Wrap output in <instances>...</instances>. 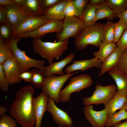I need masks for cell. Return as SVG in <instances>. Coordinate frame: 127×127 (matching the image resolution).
<instances>
[{
  "instance_id": "cell-30",
  "label": "cell",
  "mask_w": 127,
  "mask_h": 127,
  "mask_svg": "<svg viewBox=\"0 0 127 127\" xmlns=\"http://www.w3.org/2000/svg\"><path fill=\"white\" fill-rule=\"evenodd\" d=\"M32 74L31 80L30 82L36 88H41L45 77L43 72L38 68L31 71Z\"/></svg>"
},
{
  "instance_id": "cell-18",
  "label": "cell",
  "mask_w": 127,
  "mask_h": 127,
  "mask_svg": "<svg viewBox=\"0 0 127 127\" xmlns=\"http://www.w3.org/2000/svg\"><path fill=\"white\" fill-rule=\"evenodd\" d=\"M67 1V0H62L59 3L43 11L42 16L48 20H63L65 18L64 10Z\"/></svg>"
},
{
  "instance_id": "cell-19",
  "label": "cell",
  "mask_w": 127,
  "mask_h": 127,
  "mask_svg": "<svg viewBox=\"0 0 127 127\" xmlns=\"http://www.w3.org/2000/svg\"><path fill=\"white\" fill-rule=\"evenodd\" d=\"M108 72L115 81L118 92L127 95V74L119 69L116 66Z\"/></svg>"
},
{
  "instance_id": "cell-35",
  "label": "cell",
  "mask_w": 127,
  "mask_h": 127,
  "mask_svg": "<svg viewBox=\"0 0 127 127\" xmlns=\"http://www.w3.org/2000/svg\"><path fill=\"white\" fill-rule=\"evenodd\" d=\"M9 82L6 77L3 65L0 64V89L1 90L7 92L8 91Z\"/></svg>"
},
{
  "instance_id": "cell-21",
  "label": "cell",
  "mask_w": 127,
  "mask_h": 127,
  "mask_svg": "<svg viewBox=\"0 0 127 127\" xmlns=\"http://www.w3.org/2000/svg\"><path fill=\"white\" fill-rule=\"evenodd\" d=\"M40 1L25 0L22 4L17 6L25 16H42L43 12L40 6Z\"/></svg>"
},
{
  "instance_id": "cell-7",
  "label": "cell",
  "mask_w": 127,
  "mask_h": 127,
  "mask_svg": "<svg viewBox=\"0 0 127 127\" xmlns=\"http://www.w3.org/2000/svg\"><path fill=\"white\" fill-rule=\"evenodd\" d=\"M117 90L116 86L113 84L104 86L97 84L92 95L90 97L84 98L83 103L85 106L105 105L112 99Z\"/></svg>"
},
{
  "instance_id": "cell-22",
  "label": "cell",
  "mask_w": 127,
  "mask_h": 127,
  "mask_svg": "<svg viewBox=\"0 0 127 127\" xmlns=\"http://www.w3.org/2000/svg\"><path fill=\"white\" fill-rule=\"evenodd\" d=\"M127 101V95L120 93L116 91L112 99L104 105L108 117L117 110L121 109Z\"/></svg>"
},
{
  "instance_id": "cell-10",
  "label": "cell",
  "mask_w": 127,
  "mask_h": 127,
  "mask_svg": "<svg viewBox=\"0 0 127 127\" xmlns=\"http://www.w3.org/2000/svg\"><path fill=\"white\" fill-rule=\"evenodd\" d=\"M63 28V20H49L35 30L23 34L18 38H40L47 33L53 32L60 33L62 31Z\"/></svg>"
},
{
  "instance_id": "cell-29",
  "label": "cell",
  "mask_w": 127,
  "mask_h": 127,
  "mask_svg": "<svg viewBox=\"0 0 127 127\" xmlns=\"http://www.w3.org/2000/svg\"><path fill=\"white\" fill-rule=\"evenodd\" d=\"M106 2L116 14L127 9V0H107Z\"/></svg>"
},
{
  "instance_id": "cell-27",
  "label": "cell",
  "mask_w": 127,
  "mask_h": 127,
  "mask_svg": "<svg viewBox=\"0 0 127 127\" xmlns=\"http://www.w3.org/2000/svg\"><path fill=\"white\" fill-rule=\"evenodd\" d=\"M115 23L108 21L104 24L102 42L105 43H114L115 38Z\"/></svg>"
},
{
  "instance_id": "cell-39",
  "label": "cell",
  "mask_w": 127,
  "mask_h": 127,
  "mask_svg": "<svg viewBox=\"0 0 127 127\" xmlns=\"http://www.w3.org/2000/svg\"><path fill=\"white\" fill-rule=\"evenodd\" d=\"M116 44L117 46L123 50L127 48V28L124 31Z\"/></svg>"
},
{
  "instance_id": "cell-12",
  "label": "cell",
  "mask_w": 127,
  "mask_h": 127,
  "mask_svg": "<svg viewBox=\"0 0 127 127\" xmlns=\"http://www.w3.org/2000/svg\"><path fill=\"white\" fill-rule=\"evenodd\" d=\"M83 113L87 120L92 127H104L108 117L106 110L97 111L93 109V105L85 106Z\"/></svg>"
},
{
  "instance_id": "cell-32",
  "label": "cell",
  "mask_w": 127,
  "mask_h": 127,
  "mask_svg": "<svg viewBox=\"0 0 127 127\" xmlns=\"http://www.w3.org/2000/svg\"><path fill=\"white\" fill-rule=\"evenodd\" d=\"M88 0H74L73 3L76 11V16L81 19L84 9L89 3Z\"/></svg>"
},
{
  "instance_id": "cell-4",
  "label": "cell",
  "mask_w": 127,
  "mask_h": 127,
  "mask_svg": "<svg viewBox=\"0 0 127 127\" xmlns=\"http://www.w3.org/2000/svg\"><path fill=\"white\" fill-rule=\"evenodd\" d=\"M20 38H11L8 41V44L13 53L21 72L28 70L32 67H36L42 71L45 61L31 58L26 54L25 51L20 49L17 46Z\"/></svg>"
},
{
  "instance_id": "cell-41",
  "label": "cell",
  "mask_w": 127,
  "mask_h": 127,
  "mask_svg": "<svg viewBox=\"0 0 127 127\" xmlns=\"http://www.w3.org/2000/svg\"><path fill=\"white\" fill-rule=\"evenodd\" d=\"M116 17L127 26V9L122 12L116 14Z\"/></svg>"
},
{
  "instance_id": "cell-26",
  "label": "cell",
  "mask_w": 127,
  "mask_h": 127,
  "mask_svg": "<svg viewBox=\"0 0 127 127\" xmlns=\"http://www.w3.org/2000/svg\"><path fill=\"white\" fill-rule=\"evenodd\" d=\"M127 119V112L124 109H121L118 112H114L108 117L104 127H111L123 120Z\"/></svg>"
},
{
  "instance_id": "cell-43",
  "label": "cell",
  "mask_w": 127,
  "mask_h": 127,
  "mask_svg": "<svg viewBox=\"0 0 127 127\" xmlns=\"http://www.w3.org/2000/svg\"><path fill=\"white\" fill-rule=\"evenodd\" d=\"M14 4L13 0H0V6H5Z\"/></svg>"
},
{
  "instance_id": "cell-16",
  "label": "cell",
  "mask_w": 127,
  "mask_h": 127,
  "mask_svg": "<svg viewBox=\"0 0 127 127\" xmlns=\"http://www.w3.org/2000/svg\"><path fill=\"white\" fill-rule=\"evenodd\" d=\"M102 65V62L94 57L90 59L74 61L71 64L65 68V71L66 74H69L79 70L84 71L92 67L100 69Z\"/></svg>"
},
{
  "instance_id": "cell-2",
  "label": "cell",
  "mask_w": 127,
  "mask_h": 127,
  "mask_svg": "<svg viewBox=\"0 0 127 127\" xmlns=\"http://www.w3.org/2000/svg\"><path fill=\"white\" fill-rule=\"evenodd\" d=\"M35 53L46 60L49 64L55 59L58 60L68 49L69 39L56 42H44L40 38H33Z\"/></svg>"
},
{
  "instance_id": "cell-9",
  "label": "cell",
  "mask_w": 127,
  "mask_h": 127,
  "mask_svg": "<svg viewBox=\"0 0 127 127\" xmlns=\"http://www.w3.org/2000/svg\"><path fill=\"white\" fill-rule=\"evenodd\" d=\"M42 16L25 17L20 23L12 30V38H18L20 35L33 31L47 22Z\"/></svg>"
},
{
  "instance_id": "cell-24",
  "label": "cell",
  "mask_w": 127,
  "mask_h": 127,
  "mask_svg": "<svg viewBox=\"0 0 127 127\" xmlns=\"http://www.w3.org/2000/svg\"><path fill=\"white\" fill-rule=\"evenodd\" d=\"M117 46L116 44L114 43H105L102 41L99 46V51L94 52L93 54L102 63L114 51Z\"/></svg>"
},
{
  "instance_id": "cell-8",
  "label": "cell",
  "mask_w": 127,
  "mask_h": 127,
  "mask_svg": "<svg viewBox=\"0 0 127 127\" xmlns=\"http://www.w3.org/2000/svg\"><path fill=\"white\" fill-rule=\"evenodd\" d=\"M63 20V30L56 35L57 41H64L70 37L75 39L86 27L82 20L75 16L65 17Z\"/></svg>"
},
{
  "instance_id": "cell-28",
  "label": "cell",
  "mask_w": 127,
  "mask_h": 127,
  "mask_svg": "<svg viewBox=\"0 0 127 127\" xmlns=\"http://www.w3.org/2000/svg\"><path fill=\"white\" fill-rule=\"evenodd\" d=\"M14 55L8 41L0 37V64H3L8 59Z\"/></svg>"
},
{
  "instance_id": "cell-40",
  "label": "cell",
  "mask_w": 127,
  "mask_h": 127,
  "mask_svg": "<svg viewBox=\"0 0 127 127\" xmlns=\"http://www.w3.org/2000/svg\"><path fill=\"white\" fill-rule=\"evenodd\" d=\"M20 76L22 79L26 82H30L32 76V74L31 71L26 70L21 73Z\"/></svg>"
},
{
  "instance_id": "cell-42",
  "label": "cell",
  "mask_w": 127,
  "mask_h": 127,
  "mask_svg": "<svg viewBox=\"0 0 127 127\" xmlns=\"http://www.w3.org/2000/svg\"><path fill=\"white\" fill-rule=\"evenodd\" d=\"M7 23L4 6H0V24H2Z\"/></svg>"
},
{
  "instance_id": "cell-6",
  "label": "cell",
  "mask_w": 127,
  "mask_h": 127,
  "mask_svg": "<svg viewBox=\"0 0 127 127\" xmlns=\"http://www.w3.org/2000/svg\"><path fill=\"white\" fill-rule=\"evenodd\" d=\"M93 83V80L91 77L87 74H82L71 78L69 83L60 91V101L64 103L68 102L72 93L79 92L90 87Z\"/></svg>"
},
{
  "instance_id": "cell-47",
  "label": "cell",
  "mask_w": 127,
  "mask_h": 127,
  "mask_svg": "<svg viewBox=\"0 0 127 127\" xmlns=\"http://www.w3.org/2000/svg\"><path fill=\"white\" fill-rule=\"evenodd\" d=\"M25 0H13L14 4L17 6H20L22 4Z\"/></svg>"
},
{
  "instance_id": "cell-5",
  "label": "cell",
  "mask_w": 127,
  "mask_h": 127,
  "mask_svg": "<svg viewBox=\"0 0 127 127\" xmlns=\"http://www.w3.org/2000/svg\"><path fill=\"white\" fill-rule=\"evenodd\" d=\"M77 72L56 76H45L41 87L42 91L52 99L55 103L60 101V94L63 85L68 79Z\"/></svg>"
},
{
  "instance_id": "cell-33",
  "label": "cell",
  "mask_w": 127,
  "mask_h": 127,
  "mask_svg": "<svg viewBox=\"0 0 127 127\" xmlns=\"http://www.w3.org/2000/svg\"><path fill=\"white\" fill-rule=\"evenodd\" d=\"M127 28V26L121 21L115 23V38L114 43H116L119 40L123 32Z\"/></svg>"
},
{
  "instance_id": "cell-20",
  "label": "cell",
  "mask_w": 127,
  "mask_h": 127,
  "mask_svg": "<svg viewBox=\"0 0 127 127\" xmlns=\"http://www.w3.org/2000/svg\"><path fill=\"white\" fill-rule=\"evenodd\" d=\"M123 50L117 46L114 51L103 61L99 77L116 66Z\"/></svg>"
},
{
  "instance_id": "cell-31",
  "label": "cell",
  "mask_w": 127,
  "mask_h": 127,
  "mask_svg": "<svg viewBox=\"0 0 127 127\" xmlns=\"http://www.w3.org/2000/svg\"><path fill=\"white\" fill-rule=\"evenodd\" d=\"M12 28L8 22L0 24V37L4 40L8 41L12 38Z\"/></svg>"
},
{
  "instance_id": "cell-25",
  "label": "cell",
  "mask_w": 127,
  "mask_h": 127,
  "mask_svg": "<svg viewBox=\"0 0 127 127\" xmlns=\"http://www.w3.org/2000/svg\"><path fill=\"white\" fill-rule=\"evenodd\" d=\"M97 5L88 3L85 7L81 18L86 27L95 24Z\"/></svg>"
},
{
  "instance_id": "cell-23",
  "label": "cell",
  "mask_w": 127,
  "mask_h": 127,
  "mask_svg": "<svg viewBox=\"0 0 127 127\" xmlns=\"http://www.w3.org/2000/svg\"><path fill=\"white\" fill-rule=\"evenodd\" d=\"M116 17V14L107 4L103 0L97 5L95 21L106 18L113 20Z\"/></svg>"
},
{
  "instance_id": "cell-46",
  "label": "cell",
  "mask_w": 127,
  "mask_h": 127,
  "mask_svg": "<svg viewBox=\"0 0 127 127\" xmlns=\"http://www.w3.org/2000/svg\"><path fill=\"white\" fill-rule=\"evenodd\" d=\"M7 111V109L5 107L1 105H0V116H1L2 115L5 114Z\"/></svg>"
},
{
  "instance_id": "cell-36",
  "label": "cell",
  "mask_w": 127,
  "mask_h": 127,
  "mask_svg": "<svg viewBox=\"0 0 127 127\" xmlns=\"http://www.w3.org/2000/svg\"><path fill=\"white\" fill-rule=\"evenodd\" d=\"M116 67L127 74V48L123 50Z\"/></svg>"
},
{
  "instance_id": "cell-38",
  "label": "cell",
  "mask_w": 127,
  "mask_h": 127,
  "mask_svg": "<svg viewBox=\"0 0 127 127\" xmlns=\"http://www.w3.org/2000/svg\"><path fill=\"white\" fill-rule=\"evenodd\" d=\"M62 0H41V8L44 11L59 3Z\"/></svg>"
},
{
  "instance_id": "cell-48",
  "label": "cell",
  "mask_w": 127,
  "mask_h": 127,
  "mask_svg": "<svg viewBox=\"0 0 127 127\" xmlns=\"http://www.w3.org/2000/svg\"><path fill=\"white\" fill-rule=\"evenodd\" d=\"M121 109H124L127 112V101Z\"/></svg>"
},
{
  "instance_id": "cell-13",
  "label": "cell",
  "mask_w": 127,
  "mask_h": 127,
  "mask_svg": "<svg viewBox=\"0 0 127 127\" xmlns=\"http://www.w3.org/2000/svg\"><path fill=\"white\" fill-rule=\"evenodd\" d=\"M49 98L48 96L43 91L37 97H33L32 102L36 121L34 127H41L43 116L47 111Z\"/></svg>"
},
{
  "instance_id": "cell-45",
  "label": "cell",
  "mask_w": 127,
  "mask_h": 127,
  "mask_svg": "<svg viewBox=\"0 0 127 127\" xmlns=\"http://www.w3.org/2000/svg\"><path fill=\"white\" fill-rule=\"evenodd\" d=\"M103 0H91L89 1V3L93 5H97L100 4Z\"/></svg>"
},
{
  "instance_id": "cell-17",
  "label": "cell",
  "mask_w": 127,
  "mask_h": 127,
  "mask_svg": "<svg viewBox=\"0 0 127 127\" xmlns=\"http://www.w3.org/2000/svg\"><path fill=\"white\" fill-rule=\"evenodd\" d=\"M7 22L13 30L25 17L19 7L14 4L4 6Z\"/></svg>"
},
{
  "instance_id": "cell-44",
  "label": "cell",
  "mask_w": 127,
  "mask_h": 127,
  "mask_svg": "<svg viewBox=\"0 0 127 127\" xmlns=\"http://www.w3.org/2000/svg\"><path fill=\"white\" fill-rule=\"evenodd\" d=\"M111 127H127V119L125 121L116 124Z\"/></svg>"
},
{
  "instance_id": "cell-37",
  "label": "cell",
  "mask_w": 127,
  "mask_h": 127,
  "mask_svg": "<svg viewBox=\"0 0 127 127\" xmlns=\"http://www.w3.org/2000/svg\"><path fill=\"white\" fill-rule=\"evenodd\" d=\"M64 13L65 17L76 16V11L73 3V0H67L65 8Z\"/></svg>"
},
{
  "instance_id": "cell-15",
  "label": "cell",
  "mask_w": 127,
  "mask_h": 127,
  "mask_svg": "<svg viewBox=\"0 0 127 127\" xmlns=\"http://www.w3.org/2000/svg\"><path fill=\"white\" fill-rule=\"evenodd\" d=\"M75 56L74 54L71 53L62 60L55 62L44 67L42 71L45 76L48 77L55 75H62L64 74L63 68L72 61Z\"/></svg>"
},
{
  "instance_id": "cell-1",
  "label": "cell",
  "mask_w": 127,
  "mask_h": 127,
  "mask_svg": "<svg viewBox=\"0 0 127 127\" xmlns=\"http://www.w3.org/2000/svg\"><path fill=\"white\" fill-rule=\"evenodd\" d=\"M34 89L30 85L21 88L15 94V98L9 113L22 127H34L36 119L32 100Z\"/></svg>"
},
{
  "instance_id": "cell-3",
  "label": "cell",
  "mask_w": 127,
  "mask_h": 127,
  "mask_svg": "<svg viewBox=\"0 0 127 127\" xmlns=\"http://www.w3.org/2000/svg\"><path fill=\"white\" fill-rule=\"evenodd\" d=\"M104 25V24L101 23H96L93 25L86 27L75 39L76 49L79 51H81L89 45L98 47L102 40Z\"/></svg>"
},
{
  "instance_id": "cell-14",
  "label": "cell",
  "mask_w": 127,
  "mask_h": 127,
  "mask_svg": "<svg viewBox=\"0 0 127 127\" xmlns=\"http://www.w3.org/2000/svg\"><path fill=\"white\" fill-rule=\"evenodd\" d=\"M3 65L10 85L21 81L20 76L21 72L14 55L7 60Z\"/></svg>"
},
{
  "instance_id": "cell-34",
  "label": "cell",
  "mask_w": 127,
  "mask_h": 127,
  "mask_svg": "<svg viewBox=\"0 0 127 127\" xmlns=\"http://www.w3.org/2000/svg\"><path fill=\"white\" fill-rule=\"evenodd\" d=\"M0 127H17V122L13 118L4 114L0 118Z\"/></svg>"
},
{
  "instance_id": "cell-11",
  "label": "cell",
  "mask_w": 127,
  "mask_h": 127,
  "mask_svg": "<svg viewBox=\"0 0 127 127\" xmlns=\"http://www.w3.org/2000/svg\"><path fill=\"white\" fill-rule=\"evenodd\" d=\"M47 111L52 116L53 121L59 127H71L73 120L67 112L58 107L54 101L49 97Z\"/></svg>"
}]
</instances>
